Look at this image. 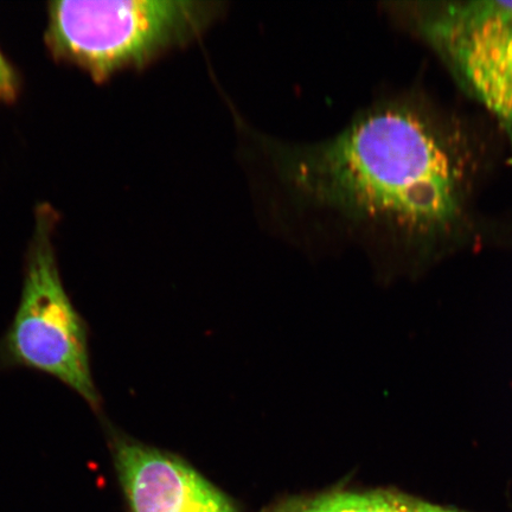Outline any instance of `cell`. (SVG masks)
<instances>
[{"mask_svg": "<svg viewBox=\"0 0 512 512\" xmlns=\"http://www.w3.org/2000/svg\"><path fill=\"white\" fill-rule=\"evenodd\" d=\"M486 162L469 125L408 96L371 108L329 142L286 153L281 166L307 200L425 251L473 232Z\"/></svg>", "mask_w": 512, "mask_h": 512, "instance_id": "6da1fadb", "label": "cell"}, {"mask_svg": "<svg viewBox=\"0 0 512 512\" xmlns=\"http://www.w3.org/2000/svg\"><path fill=\"white\" fill-rule=\"evenodd\" d=\"M209 4L164 0H64L49 5L47 43L56 57L102 82L194 35Z\"/></svg>", "mask_w": 512, "mask_h": 512, "instance_id": "7a4b0ae2", "label": "cell"}, {"mask_svg": "<svg viewBox=\"0 0 512 512\" xmlns=\"http://www.w3.org/2000/svg\"><path fill=\"white\" fill-rule=\"evenodd\" d=\"M54 221L51 209H40L21 300L0 342V363L54 377L99 414L102 403L92 375L87 324L62 283L51 242Z\"/></svg>", "mask_w": 512, "mask_h": 512, "instance_id": "3957f363", "label": "cell"}, {"mask_svg": "<svg viewBox=\"0 0 512 512\" xmlns=\"http://www.w3.org/2000/svg\"><path fill=\"white\" fill-rule=\"evenodd\" d=\"M411 29L491 114L512 149V2H421Z\"/></svg>", "mask_w": 512, "mask_h": 512, "instance_id": "277c9868", "label": "cell"}, {"mask_svg": "<svg viewBox=\"0 0 512 512\" xmlns=\"http://www.w3.org/2000/svg\"><path fill=\"white\" fill-rule=\"evenodd\" d=\"M108 437L132 512H238L226 495L182 460L114 430Z\"/></svg>", "mask_w": 512, "mask_h": 512, "instance_id": "5b68a950", "label": "cell"}, {"mask_svg": "<svg viewBox=\"0 0 512 512\" xmlns=\"http://www.w3.org/2000/svg\"><path fill=\"white\" fill-rule=\"evenodd\" d=\"M338 512H415V499L388 491L335 492Z\"/></svg>", "mask_w": 512, "mask_h": 512, "instance_id": "8992f818", "label": "cell"}, {"mask_svg": "<svg viewBox=\"0 0 512 512\" xmlns=\"http://www.w3.org/2000/svg\"><path fill=\"white\" fill-rule=\"evenodd\" d=\"M277 512H338L335 492L329 495L293 501Z\"/></svg>", "mask_w": 512, "mask_h": 512, "instance_id": "52a82bcc", "label": "cell"}, {"mask_svg": "<svg viewBox=\"0 0 512 512\" xmlns=\"http://www.w3.org/2000/svg\"><path fill=\"white\" fill-rule=\"evenodd\" d=\"M18 93V79L15 70L0 53V101H12Z\"/></svg>", "mask_w": 512, "mask_h": 512, "instance_id": "ba28073f", "label": "cell"}, {"mask_svg": "<svg viewBox=\"0 0 512 512\" xmlns=\"http://www.w3.org/2000/svg\"><path fill=\"white\" fill-rule=\"evenodd\" d=\"M415 512H458V511L446 509L443 507H438V505H434L431 503L416 501Z\"/></svg>", "mask_w": 512, "mask_h": 512, "instance_id": "9c48e42d", "label": "cell"}]
</instances>
